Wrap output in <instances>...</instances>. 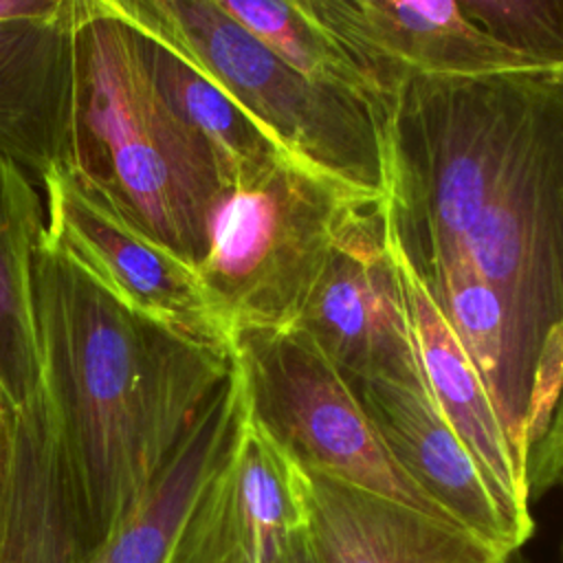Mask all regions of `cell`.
Listing matches in <instances>:
<instances>
[{
    "label": "cell",
    "instance_id": "cell-1",
    "mask_svg": "<svg viewBox=\"0 0 563 563\" xmlns=\"http://www.w3.org/2000/svg\"><path fill=\"white\" fill-rule=\"evenodd\" d=\"M380 119L387 240L541 499L563 484V68L409 77Z\"/></svg>",
    "mask_w": 563,
    "mask_h": 563
},
{
    "label": "cell",
    "instance_id": "cell-2",
    "mask_svg": "<svg viewBox=\"0 0 563 563\" xmlns=\"http://www.w3.org/2000/svg\"><path fill=\"white\" fill-rule=\"evenodd\" d=\"M35 312L42 385L99 550L227 383L233 356L130 312L44 242Z\"/></svg>",
    "mask_w": 563,
    "mask_h": 563
},
{
    "label": "cell",
    "instance_id": "cell-3",
    "mask_svg": "<svg viewBox=\"0 0 563 563\" xmlns=\"http://www.w3.org/2000/svg\"><path fill=\"white\" fill-rule=\"evenodd\" d=\"M66 167L117 213L200 266L227 189L209 143L161 97L136 31L103 0H77Z\"/></svg>",
    "mask_w": 563,
    "mask_h": 563
},
{
    "label": "cell",
    "instance_id": "cell-4",
    "mask_svg": "<svg viewBox=\"0 0 563 563\" xmlns=\"http://www.w3.org/2000/svg\"><path fill=\"white\" fill-rule=\"evenodd\" d=\"M103 4L227 92L284 154L354 191L385 196V134L372 97L297 73L216 0Z\"/></svg>",
    "mask_w": 563,
    "mask_h": 563
},
{
    "label": "cell",
    "instance_id": "cell-5",
    "mask_svg": "<svg viewBox=\"0 0 563 563\" xmlns=\"http://www.w3.org/2000/svg\"><path fill=\"white\" fill-rule=\"evenodd\" d=\"M380 202L286 154L224 189L198 273L233 334L292 328L341 238Z\"/></svg>",
    "mask_w": 563,
    "mask_h": 563
},
{
    "label": "cell",
    "instance_id": "cell-6",
    "mask_svg": "<svg viewBox=\"0 0 563 563\" xmlns=\"http://www.w3.org/2000/svg\"><path fill=\"white\" fill-rule=\"evenodd\" d=\"M231 356L249 420L290 464L449 521L391 460L350 383L303 330L242 328Z\"/></svg>",
    "mask_w": 563,
    "mask_h": 563
},
{
    "label": "cell",
    "instance_id": "cell-7",
    "mask_svg": "<svg viewBox=\"0 0 563 563\" xmlns=\"http://www.w3.org/2000/svg\"><path fill=\"white\" fill-rule=\"evenodd\" d=\"M44 244L130 312L231 350L233 330L196 266L117 213L66 167L40 180Z\"/></svg>",
    "mask_w": 563,
    "mask_h": 563
},
{
    "label": "cell",
    "instance_id": "cell-8",
    "mask_svg": "<svg viewBox=\"0 0 563 563\" xmlns=\"http://www.w3.org/2000/svg\"><path fill=\"white\" fill-rule=\"evenodd\" d=\"M292 328L303 330L347 383L389 378L427 385L385 235L383 202L341 238Z\"/></svg>",
    "mask_w": 563,
    "mask_h": 563
},
{
    "label": "cell",
    "instance_id": "cell-9",
    "mask_svg": "<svg viewBox=\"0 0 563 563\" xmlns=\"http://www.w3.org/2000/svg\"><path fill=\"white\" fill-rule=\"evenodd\" d=\"M367 77L378 103L409 77L539 68L493 40L457 0H301Z\"/></svg>",
    "mask_w": 563,
    "mask_h": 563
},
{
    "label": "cell",
    "instance_id": "cell-10",
    "mask_svg": "<svg viewBox=\"0 0 563 563\" xmlns=\"http://www.w3.org/2000/svg\"><path fill=\"white\" fill-rule=\"evenodd\" d=\"M306 526L290 460L249 420L196 495L167 563H275Z\"/></svg>",
    "mask_w": 563,
    "mask_h": 563
},
{
    "label": "cell",
    "instance_id": "cell-11",
    "mask_svg": "<svg viewBox=\"0 0 563 563\" xmlns=\"http://www.w3.org/2000/svg\"><path fill=\"white\" fill-rule=\"evenodd\" d=\"M97 552L51 398L7 409L0 468V563H90Z\"/></svg>",
    "mask_w": 563,
    "mask_h": 563
},
{
    "label": "cell",
    "instance_id": "cell-12",
    "mask_svg": "<svg viewBox=\"0 0 563 563\" xmlns=\"http://www.w3.org/2000/svg\"><path fill=\"white\" fill-rule=\"evenodd\" d=\"M350 387L391 460L451 523L501 554L523 548L479 464L442 416L427 385L363 378L352 380Z\"/></svg>",
    "mask_w": 563,
    "mask_h": 563
},
{
    "label": "cell",
    "instance_id": "cell-13",
    "mask_svg": "<svg viewBox=\"0 0 563 563\" xmlns=\"http://www.w3.org/2000/svg\"><path fill=\"white\" fill-rule=\"evenodd\" d=\"M306 528L323 563H501L506 554L449 521L295 466Z\"/></svg>",
    "mask_w": 563,
    "mask_h": 563
},
{
    "label": "cell",
    "instance_id": "cell-14",
    "mask_svg": "<svg viewBox=\"0 0 563 563\" xmlns=\"http://www.w3.org/2000/svg\"><path fill=\"white\" fill-rule=\"evenodd\" d=\"M75 13L0 24V154L37 185L68 161Z\"/></svg>",
    "mask_w": 563,
    "mask_h": 563
},
{
    "label": "cell",
    "instance_id": "cell-15",
    "mask_svg": "<svg viewBox=\"0 0 563 563\" xmlns=\"http://www.w3.org/2000/svg\"><path fill=\"white\" fill-rule=\"evenodd\" d=\"M389 251L402 286L427 387L446 422L479 464L508 523L521 543H526L534 532L530 499L493 400L466 350L438 312L429 292L420 286L391 244Z\"/></svg>",
    "mask_w": 563,
    "mask_h": 563
},
{
    "label": "cell",
    "instance_id": "cell-16",
    "mask_svg": "<svg viewBox=\"0 0 563 563\" xmlns=\"http://www.w3.org/2000/svg\"><path fill=\"white\" fill-rule=\"evenodd\" d=\"M244 418V387L233 365L227 383L90 563H167L196 495L231 451Z\"/></svg>",
    "mask_w": 563,
    "mask_h": 563
},
{
    "label": "cell",
    "instance_id": "cell-17",
    "mask_svg": "<svg viewBox=\"0 0 563 563\" xmlns=\"http://www.w3.org/2000/svg\"><path fill=\"white\" fill-rule=\"evenodd\" d=\"M46 213L37 180L0 154V402L29 400L42 383L35 257Z\"/></svg>",
    "mask_w": 563,
    "mask_h": 563
},
{
    "label": "cell",
    "instance_id": "cell-18",
    "mask_svg": "<svg viewBox=\"0 0 563 563\" xmlns=\"http://www.w3.org/2000/svg\"><path fill=\"white\" fill-rule=\"evenodd\" d=\"M136 37L156 90L167 106L209 143L222 167L227 189L255 178L284 156L275 141L227 92L163 44L139 31Z\"/></svg>",
    "mask_w": 563,
    "mask_h": 563
},
{
    "label": "cell",
    "instance_id": "cell-19",
    "mask_svg": "<svg viewBox=\"0 0 563 563\" xmlns=\"http://www.w3.org/2000/svg\"><path fill=\"white\" fill-rule=\"evenodd\" d=\"M282 62L308 79L372 97L376 95L350 53L323 29L301 0H216Z\"/></svg>",
    "mask_w": 563,
    "mask_h": 563
},
{
    "label": "cell",
    "instance_id": "cell-20",
    "mask_svg": "<svg viewBox=\"0 0 563 563\" xmlns=\"http://www.w3.org/2000/svg\"><path fill=\"white\" fill-rule=\"evenodd\" d=\"M493 40L539 68H563V0H457Z\"/></svg>",
    "mask_w": 563,
    "mask_h": 563
},
{
    "label": "cell",
    "instance_id": "cell-21",
    "mask_svg": "<svg viewBox=\"0 0 563 563\" xmlns=\"http://www.w3.org/2000/svg\"><path fill=\"white\" fill-rule=\"evenodd\" d=\"M68 0H0V24L55 18Z\"/></svg>",
    "mask_w": 563,
    "mask_h": 563
},
{
    "label": "cell",
    "instance_id": "cell-22",
    "mask_svg": "<svg viewBox=\"0 0 563 563\" xmlns=\"http://www.w3.org/2000/svg\"><path fill=\"white\" fill-rule=\"evenodd\" d=\"M275 563H323V561L317 552V545L310 539L308 528L303 526L301 530H297L290 537V541L284 545V550Z\"/></svg>",
    "mask_w": 563,
    "mask_h": 563
},
{
    "label": "cell",
    "instance_id": "cell-23",
    "mask_svg": "<svg viewBox=\"0 0 563 563\" xmlns=\"http://www.w3.org/2000/svg\"><path fill=\"white\" fill-rule=\"evenodd\" d=\"M4 446H7V407L0 402V468L4 460Z\"/></svg>",
    "mask_w": 563,
    "mask_h": 563
},
{
    "label": "cell",
    "instance_id": "cell-24",
    "mask_svg": "<svg viewBox=\"0 0 563 563\" xmlns=\"http://www.w3.org/2000/svg\"><path fill=\"white\" fill-rule=\"evenodd\" d=\"M501 563H532L521 550H512V552H508L504 559H501Z\"/></svg>",
    "mask_w": 563,
    "mask_h": 563
},
{
    "label": "cell",
    "instance_id": "cell-25",
    "mask_svg": "<svg viewBox=\"0 0 563 563\" xmlns=\"http://www.w3.org/2000/svg\"><path fill=\"white\" fill-rule=\"evenodd\" d=\"M563 486V484H561ZM561 563H563V541H561Z\"/></svg>",
    "mask_w": 563,
    "mask_h": 563
}]
</instances>
